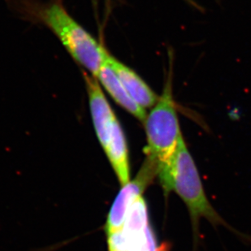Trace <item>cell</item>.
Returning a JSON list of instances; mask_svg holds the SVG:
<instances>
[{"mask_svg": "<svg viewBox=\"0 0 251 251\" xmlns=\"http://www.w3.org/2000/svg\"><path fill=\"white\" fill-rule=\"evenodd\" d=\"M106 60L118 76L131 98L144 109L152 108L159 100V95L153 91L147 82L129 67L121 63L107 50Z\"/></svg>", "mask_w": 251, "mask_h": 251, "instance_id": "5b68a950", "label": "cell"}, {"mask_svg": "<svg viewBox=\"0 0 251 251\" xmlns=\"http://www.w3.org/2000/svg\"><path fill=\"white\" fill-rule=\"evenodd\" d=\"M158 168L153 163L146 159L143 167L140 171L138 177L132 182L124 186L114 201L107 219L106 231L112 234L122 229L126 216L134 201L142 196L147 185L158 176Z\"/></svg>", "mask_w": 251, "mask_h": 251, "instance_id": "277c9868", "label": "cell"}, {"mask_svg": "<svg viewBox=\"0 0 251 251\" xmlns=\"http://www.w3.org/2000/svg\"><path fill=\"white\" fill-rule=\"evenodd\" d=\"M121 185L129 180L128 151L126 136L118 119L115 121L107 144L103 147Z\"/></svg>", "mask_w": 251, "mask_h": 251, "instance_id": "52a82bcc", "label": "cell"}, {"mask_svg": "<svg viewBox=\"0 0 251 251\" xmlns=\"http://www.w3.org/2000/svg\"><path fill=\"white\" fill-rule=\"evenodd\" d=\"M171 67L163 94L144 121L147 159L156 165L159 180L164 185L170 171L180 139L182 137L173 93Z\"/></svg>", "mask_w": 251, "mask_h": 251, "instance_id": "6da1fadb", "label": "cell"}, {"mask_svg": "<svg viewBox=\"0 0 251 251\" xmlns=\"http://www.w3.org/2000/svg\"><path fill=\"white\" fill-rule=\"evenodd\" d=\"M148 224L147 206L142 196L131 206L126 216L122 231L131 238H137L144 234Z\"/></svg>", "mask_w": 251, "mask_h": 251, "instance_id": "ba28073f", "label": "cell"}, {"mask_svg": "<svg viewBox=\"0 0 251 251\" xmlns=\"http://www.w3.org/2000/svg\"><path fill=\"white\" fill-rule=\"evenodd\" d=\"M95 77L99 81L101 87L106 90V92L120 107L126 110L133 117L138 119V121L144 123L147 116L146 109L138 105L128 95L118 76H116L115 72L106 60V54L104 61Z\"/></svg>", "mask_w": 251, "mask_h": 251, "instance_id": "8992f818", "label": "cell"}, {"mask_svg": "<svg viewBox=\"0 0 251 251\" xmlns=\"http://www.w3.org/2000/svg\"><path fill=\"white\" fill-rule=\"evenodd\" d=\"M162 185L166 194L173 190L182 199L194 221L204 217L214 225L224 224L206 198L196 165L183 137L178 144L166 181Z\"/></svg>", "mask_w": 251, "mask_h": 251, "instance_id": "3957f363", "label": "cell"}, {"mask_svg": "<svg viewBox=\"0 0 251 251\" xmlns=\"http://www.w3.org/2000/svg\"><path fill=\"white\" fill-rule=\"evenodd\" d=\"M141 237L133 239L128 237L122 230L113 232L112 234L108 235L109 251H131L134 243Z\"/></svg>", "mask_w": 251, "mask_h": 251, "instance_id": "9c48e42d", "label": "cell"}, {"mask_svg": "<svg viewBox=\"0 0 251 251\" xmlns=\"http://www.w3.org/2000/svg\"><path fill=\"white\" fill-rule=\"evenodd\" d=\"M40 19L56 36L73 59L95 76L104 61L107 50L59 2H52L40 12Z\"/></svg>", "mask_w": 251, "mask_h": 251, "instance_id": "7a4b0ae2", "label": "cell"}, {"mask_svg": "<svg viewBox=\"0 0 251 251\" xmlns=\"http://www.w3.org/2000/svg\"><path fill=\"white\" fill-rule=\"evenodd\" d=\"M185 1H186V2H189V3H190V4L193 5V6H195V7H197V8H200V7H199V5L197 4L196 2L194 1V0H185Z\"/></svg>", "mask_w": 251, "mask_h": 251, "instance_id": "30bf717a", "label": "cell"}]
</instances>
